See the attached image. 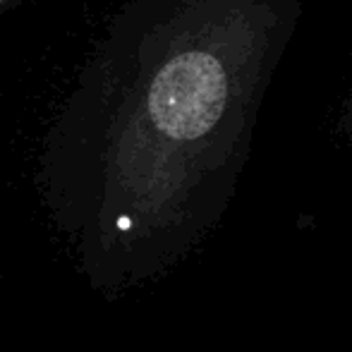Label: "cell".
I'll use <instances>...</instances> for the list:
<instances>
[{"instance_id": "obj_1", "label": "cell", "mask_w": 352, "mask_h": 352, "mask_svg": "<svg viewBox=\"0 0 352 352\" xmlns=\"http://www.w3.org/2000/svg\"><path fill=\"white\" fill-rule=\"evenodd\" d=\"M302 0H125L41 144V187L98 235L209 211L240 173Z\"/></svg>"}, {"instance_id": "obj_2", "label": "cell", "mask_w": 352, "mask_h": 352, "mask_svg": "<svg viewBox=\"0 0 352 352\" xmlns=\"http://www.w3.org/2000/svg\"><path fill=\"white\" fill-rule=\"evenodd\" d=\"M338 130L343 132V137L352 146V82H350L348 94H345V98H343V108H340V118H338Z\"/></svg>"}, {"instance_id": "obj_3", "label": "cell", "mask_w": 352, "mask_h": 352, "mask_svg": "<svg viewBox=\"0 0 352 352\" xmlns=\"http://www.w3.org/2000/svg\"><path fill=\"white\" fill-rule=\"evenodd\" d=\"M24 3H34V0H0V14L8 12V10H14Z\"/></svg>"}]
</instances>
